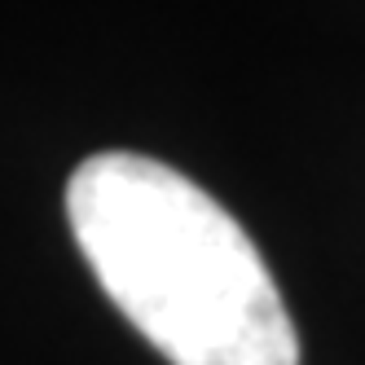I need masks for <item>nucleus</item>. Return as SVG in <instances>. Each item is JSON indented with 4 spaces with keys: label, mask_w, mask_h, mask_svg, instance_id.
<instances>
[{
    "label": "nucleus",
    "mask_w": 365,
    "mask_h": 365,
    "mask_svg": "<svg viewBox=\"0 0 365 365\" xmlns=\"http://www.w3.org/2000/svg\"><path fill=\"white\" fill-rule=\"evenodd\" d=\"M66 216L101 291L172 365H299V339L247 229L176 168L93 154Z\"/></svg>",
    "instance_id": "f257e3e1"
}]
</instances>
